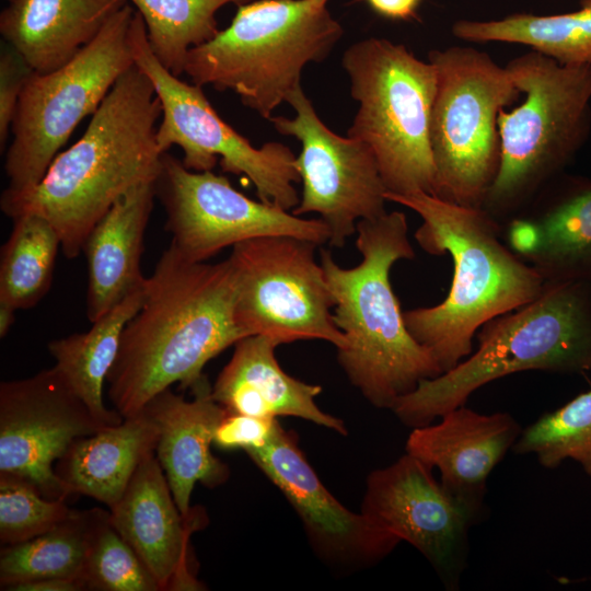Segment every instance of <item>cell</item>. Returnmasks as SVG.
I'll return each instance as SVG.
<instances>
[{"instance_id":"52a82bcc","label":"cell","mask_w":591,"mask_h":591,"mask_svg":"<svg viewBox=\"0 0 591 591\" xmlns=\"http://www.w3.org/2000/svg\"><path fill=\"white\" fill-rule=\"evenodd\" d=\"M506 68L525 99L498 114L500 164L482 207L502 227L560 175L581 147L591 99V65L565 66L532 50Z\"/></svg>"},{"instance_id":"8fae6325","label":"cell","mask_w":591,"mask_h":591,"mask_svg":"<svg viewBox=\"0 0 591 591\" xmlns=\"http://www.w3.org/2000/svg\"><path fill=\"white\" fill-rule=\"evenodd\" d=\"M135 63L149 77L161 102L158 144L163 153L177 146L183 150L185 167L212 171L219 162L223 172L245 175L255 186L259 200L285 210L300 201L294 183H300L296 155L281 142L254 147L227 124L211 106L202 86L182 81L152 53L147 28L136 11L131 23Z\"/></svg>"},{"instance_id":"83f0119b","label":"cell","mask_w":591,"mask_h":591,"mask_svg":"<svg viewBox=\"0 0 591 591\" xmlns=\"http://www.w3.org/2000/svg\"><path fill=\"white\" fill-rule=\"evenodd\" d=\"M457 38L522 44L565 66L591 65V0H580L573 12L534 15L514 13L501 20H460L452 26Z\"/></svg>"},{"instance_id":"8d00e7d4","label":"cell","mask_w":591,"mask_h":591,"mask_svg":"<svg viewBox=\"0 0 591 591\" xmlns=\"http://www.w3.org/2000/svg\"><path fill=\"white\" fill-rule=\"evenodd\" d=\"M10 591H85V587L77 579L46 578L16 584Z\"/></svg>"},{"instance_id":"f35d334b","label":"cell","mask_w":591,"mask_h":591,"mask_svg":"<svg viewBox=\"0 0 591 591\" xmlns=\"http://www.w3.org/2000/svg\"><path fill=\"white\" fill-rule=\"evenodd\" d=\"M8 1H10V0H8Z\"/></svg>"},{"instance_id":"ba28073f","label":"cell","mask_w":591,"mask_h":591,"mask_svg":"<svg viewBox=\"0 0 591 591\" xmlns=\"http://www.w3.org/2000/svg\"><path fill=\"white\" fill-rule=\"evenodd\" d=\"M341 66L359 104L347 136L371 148L385 193L433 195L430 125L436 67L404 45L378 37L351 44Z\"/></svg>"},{"instance_id":"e575fe53","label":"cell","mask_w":591,"mask_h":591,"mask_svg":"<svg viewBox=\"0 0 591 591\" xmlns=\"http://www.w3.org/2000/svg\"><path fill=\"white\" fill-rule=\"evenodd\" d=\"M277 418L227 412L213 433V445L221 450L247 451L265 447L271 439Z\"/></svg>"},{"instance_id":"74e56055","label":"cell","mask_w":591,"mask_h":591,"mask_svg":"<svg viewBox=\"0 0 591 591\" xmlns=\"http://www.w3.org/2000/svg\"><path fill=\"white\" fill-rule=\"evenodd\" d=\"M16 309L0 301V337L3 338L10 332L15 322Z\"/></svg>"},{"instance_id":"f1b7e54d","label":"cell","mask_w":591,"mask_h":591,"mask_svg":"<svg viewBox=\"0 0 591 591\" xmlns=\"http://www.w3.org/2000/svg\"><path fill=\"white\" fill-rule=\"evenodd\" d=\"M0 253V301L16 310L36 305L48 292L61 247L54 227L35 213L13 218Z\"/></svg>"},{"instance_id":"4fadbf2b","label":"cell","mask_w":591,"mask_h":591,"mask_svg":"<svg viewBox=\"0 0 591 591\" xmlns=\"http://www.w3.org/2000/svg\"><path fill=\"white\" fill-rule=\"evenodd\" d=\"M166 212L171 244L187 260L206 262L222 248L273 235L328 244L329 231L320 219H305L236 190L225 176L196 172L164 153L154 183Z\"/></svg>"},{"instance_id":"d6a6232c","label":"cell","mask_w":591,"mask_h":591,"mask_svg":"<svg viewBox=\"0 0 591 591\" xmlns=\"http://www.w3.org/2000/svg\"><path fill=\"white\" fill-rule=\"evenodd\" d=\"M83 582L89 591H161L157 578L111 522L92 547Z\"/></svg>"},{"instance_id":"9a60e30c","label":"cell","mask_w":591,"mask_h":591,"mask_svg":"<svg viewBox=\"0 0 591 591\" xmlns=\"http://www.w3.org/2000/svg\"><path fill=\"white\" fill-rule=\"evenodd\" d=\"M432 470L405 453L372 471L360 512L414 546L444 588L456 591L468 565L470 531L487 515L452 496L436 480Z\"/></svg>"},{"instance_id":"4dcf8cb0","label":"cell","mask_w":591,"mask_h":591,"mask_svg":"<svg viewBox=\"0 0 591 591\" xmlns=\"http://www.w3.org/2000/svg\"><path fill=\"white\" fill-rule=\"evenodd\" d=\"M511 451L533 454L548 470L570 459L591 477V386L522 429Z\"/></svg>"},{"instance_id":"1f68e13d","label":"cell","mask_w":591,"mask_h":591,"mask_svg":"<svg viewBox=\"0 0 591 591\" xmlns=\"http://www.w3.org/2000/svg\"><path fill=\"white\" fill-rule=\"evenodd\" d=\"M67 499H47L32 484L0 474V542L15 545L51 530L71 515Z\"/></svg>"},{"instance_id":"ac0fdd59","label":"cell","mask_w":591,"mask_h":591,"mask_svg":"<svg viewBox=\"0 0 591 591\" xmlns=\"http://www.w3.org/2000/svg\"><path fill=\"white\" fill-rule=\"evenodd\" d=\"M109 522L136 551L161 590L199 591L205 586L190 571L189 537L205 526L201 509L183 515L155 452L140 463Z\"/></svg>"},{"instance_id":"ffe728a7","label":"cell","mask_w":591,"mask_h":591,"mask_svg":"<svg viewBox=\"0 0 591 591\" xmlns=\"http://www.w3.org/2000/svg\"><path fill=\"white\" fill-rule=\"evenodd\" d=\"M502 237L544 281H591V179L557 176Z\"/></svg>"},{"instance_id":"30bf717a","label":"cell","mask_w":591,"mask_h":591,"mask_svg":"<svg viewBox=\"0 0 591 591\" xmlns=\"http://www.w3.org/2000/svg\"><path fill=\"white\" fill-rule=\"evenodd\" d=\"M127 2L73 58L27 80L15 111L4 161L9 186L23 194L44 177L80 121L93 115L119 77L135 65Z\"/></svg>"},{"instance_id":"d4e9b609","label":"cell","mask_w":591,"mask_h":591,"mask_svg":"<svg viewBox=\"0 0 591 591\" xmlns=\"http://www.w3.org/2000/svg\"><path fill=\"white\" fill-rule=\"evenodd\" d=\"M159 428L143 410L118 425L77 439L54 470L71 495L91 497L108 509L123 497L140 463L155 452Z\"/></svg>"},{"instance_id":"d590c367","label":"cell","mask_w":591,"mask_h":591,"mask_svg":"<svg viewBox=\"0 0 591 591\" xmlns=\"http://www.w3.org/2000/svg\"><path fill=\"white\" fill-rule=\"evenodd\" d=\"M378 14L392 20H409L416 15L421 0H364Z\"/></svg>"},{"instance_id":"5b68a950","label":"cell","mask_w":591,"mask_h":591,"mask_svg":"<svg viewBox=\"0 0 591 591\" xmlns=\"http://www.w3.org/2000/svg\"><path fill=\"white\" fill-rule=\"evenodd\" d=\"M476 337L468 357L394 403L391 410L402 424L429 425L512 373L591 372V281H544L537 297L489 320Z\"/></svg>"},{"instance_id":"9c48e42d","label":"cell","mask_w":591,"mask_h":591,"mask_svg":"<svg viewBox=\"0 0 591 591\" xmlns=\"http://www.w3.org/2000/svg\"><path fill=\"white\" fill-rule=\"evenodd\" d=\"M437 70L430 142L433 195L461 206L482 208L498 174V114L519 99L506 67L472 47L429 53Z\"/></svg>"},{"instance_id":"6da1fadb","label":"cell","mask_w":591,"mask_h":591,"mask_svg":"<svg viewBox=\"0 0 591 591\" xmlns=\"http://www.w3.org/2000/svg\"><path fill=\"white\" fill-rule=\"evenodd\" d=\"M236 293L229 257L194 263L170 244L146 279L107 375L114 409L131 417L175 383L192 390L207 362L246 336L235 318Z\"/></svg>"},{"instance_id":"484cf974","label":"cell","mask_w":591,"mask_h":591,"mask_svg":"<svg viewBox=\"0 0 591 591\" xmlns=\"http://www.w3.org/2000/svg\"><path fill=\"white\" fill-rule=\"evenodd\" d=\"M143 287L92 322L88 332L48 343L54 367L104 426L124 420L117 410L105 406L103 387L117 358L124 328L142 304Z\"/></svg>"},{"instance_id":"5bb4252c","label":"cell","mask_w":591,"mask_h":591,"mask_svg":"<svg viewBox=\"0 0 591 591\" xmlns=\"http://www.w3.org/2000/svg\"><path fill=\"white\" fill-rule=\"evenodd\" d=\"M286 102L294 116H273L269 120L276 131L301 143L296 169L302 195L292 213H317L328 228V245L343 247L357 232L358 221L386 212V188L376 159L362 140L331 130L302 85Z\"/></svg>"},{"instance_id":"836d02e7","label":"cell","mask_w":591,"mask_h":591,"mask_svg":"<svg viewBox=\"0 0 591 591\" xmlns=\"http://www.w3.org/2000/svg\"><path fill=\"white\" fill-rule=\"evenodd\" d=\"M34 73L22 55L1 42L0 50V147L5 146L21 93Z\"/></svg>"},{"instance_id":"603a6c76","label":"cell","mask_w":591,"mask_h":591,"mask_svg":"<svg viewBox=\"0 0 591 591\" xmlns=\"http://www.w3.org/2000/svg\"><path fill=\"white\" fill-rule=\"evenodd\" d=\"M154 183L138 185L120 197L84 243L82 253L89 278L86 315L91 323L146 282L140 259L155 197Z\"/></svg>"},{"instance_id":"7c38bea8","label":"cell","mask_w":591,"mask_h":591,"mask_svg":"<svg viewBox=\"0 0 591 591\" xmlns=\"http://www.w3.org/2000/svg\"><path fill=\"white\" fill-rule=\"evenodd\" d=\"M236 274L235 318L246 336L281 344L320 339L343 349L344 333L333 318L334 299L312 241L273 235L232 246Z\"/></svg>"},{"instance_id":"f546056e","label":"cell","mask_w":591,"mask_h":591,"mask_svg":"<svg viewBox=\"0 0 591 591\" xmlns=\"http://www.w3.org/2000/svg\"><path fill=\"white\" fill-rule=\"evenodd\" d=\"M141 15L150 48L174 76L185 70L188 53L219 32L216 14L222 7L253 0H127Z\"/></svg>"},{"instance_id":"2e32d148","label":"cell","mask_w":591,"mask_h":591,"mask_svg":"<svg viewBox=\"0 0 591 591\" xmlns=\"http://www.w3.org/2000/svg\"><path fill=\"white\" fill-rule=\"evenodd\" d=\"M104 427L56 367L1 382L0 474L32 484L47 499H68L55 463L77 439Z\"/></svg>"},{"instance_id":"cb8c5ba5","label":"cell","mask_w":591,"mask_h":591,"mask_svg":"<svg viewBox=\"0 0 591 591\" xmlns=\"http://www.w3.org/2000/svg\"><path fill=\"white\" fill-rule=\"evenodd\" d=\"M127 2L10 0L0 15V33L34 72L45 73L73 58Z\"/></svg>"},{"instance_id":"4316f807","label":"cell","mask_w":591,"mask_h":591,"mask_svg":"<svg viewBox=\"0 0 591 591\" xmlns=\"http://www.w3.org/2000/svg\"><path fill=\"white\" fill-rule=\"evenodd\" d=\"M108 522L109 510H73L70 517L44 534L4 546L0 553L1 590L46 578H69L83 582L92 547Z\"/></svg>"},{"instance_id":"e0dca14e","label":"cell","mask_w":591,"mask_h":591,"mask_svg":"<svg viewBox=\"0 0 591 591\" xmlns=\"http://www.w3.org/2000/svg\"><path fill=\"white\" fill-rule=\"evenodd\" d=\"M246 454L290 502L322 560L360 569L381 561L401 543L362 512L343 506L323 485L294 433L279 421L270 441Z\"/></svg>"},{"instance_id":"d6986e66","label":"cell","mask_w":591,"mask_h":591,"mask_svg":"<svg viewBox=\"0 0 591 591\" xmlns=\"http://www.w3.org/2000/svg\"><path fill=\"white\" fill-rule=\"evenodd\" d=\"M521 431L509 413L482 414L461 405L436 424L412 428L405 451L437 468L440 483L452 496L488 515L487 479Z\"/></svg>"},{"instance_id":"3957f363","label":"cell","mask_w":591,"mask_h":591,"mask_svg":"<svg viewBox=\"0 0 591 591\" xmlns=\"http://www.w3.org/2000/svg\"><path fill=\"white\" fill-rule=\"evenodd\" d=\"M385 198L419 215L414 237L426 253L452 258L445 299L404 311L410 335L445 372L472 354L474 336L486 322L533 300L544 280L507 245L502 225L483 208L424 192L385 193Z\"/></svg>"},{"instance_id":"8992f818","label":"cell","mask_w":591,"mask_h":591,"mask_svg":"<svg viewBox=\"0 0 591 591\" xmlns=\"http://www.w3.org/2000/svg\"><path fill=\"white\" fill-rule=\"evenodd\" d=\"M331 0H253L239 4L229 26L194 47L185 70L193 83L235 93L243 105L270 119L301 86L303 68L323 61L343 26Z\"/></svg>"},{"instance_id":"7402d4cb","label":"cell","mask_w":591,"mask_h":591,"mask_svg":"<svg viewBox=\"0 0 591 591\" xmlns=\"http://www.w3.org/2000/svg\"><path fill=\"white\" fill-rule=\"evenodd\" d=\"M280 343L266 335H250L234 345L230 361L212 385V396L228 412L263 418H303L347 436L344 421L315 403L322 386L297 380L279 366Z\"/></svg>"},{"instance_id":"7a4b0ae2","label":"cell","mask_w":591,"mask_h":591,"mask_svg":"<svg viewBox=\"0 0 591 591\" xmlns=\"http://www.w3.org/2000/svg\"><path fill=\"white\" fill-rule=\"evenodd\" d=\"M161 102L135 63L105 96L83 134L58 153L42 181L23 194L1 195L3 213H35L56 230L63 255L78 257L112 206L134 187L155 182L163 152L157 140Z\"/></svg>"},{"instance_id":"44dd1931","label":"cell","mask_w":591,"mask_h":591,"mask_svg":"<svg viewBox=\"0 0 591 591\" xmlns=\"http://www.w3.org/2000/svg\"><path fill=\"white\" fill-rule=\"evenodd\" d=\"M190 392L188 401L169 387L141 409L159 428L155 455L183 515L192 511L196 483L215 488L230 476L228 465L211 452L215 430L228 410L213 398L206 374Z\"/></svg>"},{"instance_id":"277c9868","label":"cell","mask_w":591,"mask_h":591,"mask_svg":"<svg viewBox=\"0 0 591 591\" xmlns=\"http://www.w3.org/2000/svg\"><path fill=\"white\" fill-rule=\"evenodd\" d=\"M356 233L362 256L357 266L341 267L328 251L321 253L334 299V323L347 340L337 350V360L371 405L391 409L422 380L443 372L407 329L390 280L395 263L415 257L405 213L392 211L360 220Z\"/></svg>"}]
</instances>
